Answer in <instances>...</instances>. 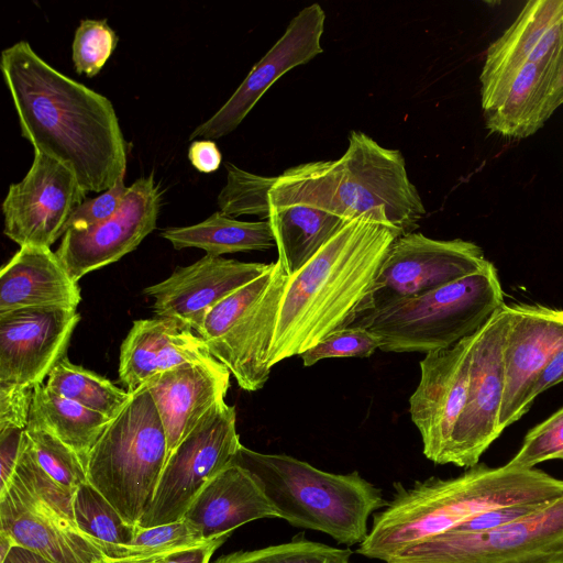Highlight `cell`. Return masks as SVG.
Instances as JSON below:
<instances>
[{
  "label": "cell",
  "mask_w": 563,
  "mask_h": 563,
  "mask_svg": "<svg viewBox=\"0 0 563 563\" xmlns=\"http://www.w3.org/2000/svg\"><path fill=\"white\" fill-rule=\"evenodd\" d=\"M229 538L223 536L210 540L203 545L191 549L162 563H210L214 551Z\"/></svg>",
  "instance_id": "obj_45"
},
{
  "label": "cell",
  "mask_w": 563,
  "mask_h": 563,
  "mask_svg": "<svg viewBox=\"0 0 563 563\" xmlns=\"http://www.w3.org/2000/svg\"><path fill=\"white\" fill-rule=\"evenodd\" d=\"M86 194L71 170L34 150L29 172L10 185L2 202L3 233L20 247H51L64 235L67 221Z\"/></svg>",
  "instance_id": "obj_13"
},
{
  "label": "cell",
  "mask_w": 563,
  "mask_h": 563,
  "mask_svg": "<svg viewBox=\"0 0 563 563\" xmlns=\"http://www.w3.org/2000/svg\"><path fill=\"white\" fill-rule=\"evenodd\" d=\"M269 202L271 208L305 205L347 221L368 218L401 235L415 232L426 214L402 154L360 131L350 133L340 158L300 164L277 176Z\"/></svg>",
  "instance_id": "obj_4"
},
{
  "label": "cell",
  "mask_w": 563,
  "mask_h": 563,
  "mask_svg": "<svg viewBox=\"0 0 563 563\" xmlns=\"http://www.w3.org/2000/svg\"><path fill=\"white\" fill-rule=\"evenodd\" d=\"M209 541L258 519L278 518L255 476L232 462L200 492L184 516Z\"/></svg>",
  "instance_id": "obj_23"
},
{
  "label": "cell",
  "mask_w": 563,
  "mask_h": 563,
  "mask_svg": "<svg viewBox=\"0 0 563 563\" xmlns=\"http://www.w3.org/2000/svg\"><path fill=\"white\" fill-rule=\"evenodd\" d=\"M74 517L78 530L104 555L129 544L136 527L124 520L114 506L91 484L86 483L74 494Z\"/></svg>",
  "instance_id": "obj_31"
},
{
  "label": "cell",
  "mask_w": 563,
  "mask_h": 563,
  "mask_svg": "<svg viewBox=\"0 0 563 563\" xmlns=\"http://www.w3.org/2000/svg\"><path fill=\"white\" fill-rule=\"evenodd\" d=\"M25 430L16 427L0 428V495L14 474Z\"/></svg>",
  "instance_id": "obj_42"
},
{
  "label": "cell",
  "mask_w": 563,
  "mask_h": 563,
  "mask_svg": "<svg viewBox=\"0 0 563 563\" xmlns=\"http://www.w3.org/2000/svg\"><path fill=\"white\" fill-rule=\"evenodd\" d=\"M161 236L176 250L197 247L211 256L276 246L268 220L240 221L220 211L194 225L165 229Z\"/></svg>",
  "instance_id": "obj_29"
},
{
  "label": "cell",
  "mask_w": 563,
  "mask_h": 563,
  "mask_svg": "<svg viewBox=\"0 0 563 563\" xmlns=\"http://www.w3.org/2000/svg\"><path fill=\"white\" fill-rule=\"evenodd\" d=\"M159 208L161 191L153 175L141 177L128 188L111 218L87 229L67 230L56 254L78 283L86 274L134 251L156 228Z\"/></svg>",
  "instance_id": "obj_15"
},
{
  "label": "cell",
  "mask_w": 563,
  "mask_h": 563,
  "mask_svg": "<svg viewBox=\"0 0 563 563\" xmlns=\"http://www.w3.org/2000/svg\"><path fill=\"white\" fill-rule=\"evenodd\" d=\"M508 323L504 303L475 332L465 407L452 434L446 464L472 467L503 433L499 427L505 388L504 342Z\"/></svg>",
  "instance_id": "obj_12"
},
{
  "label": "cell",
  "mask_w": 563,
  "mask_h": 563,
  "mask_svg": "<svg viewBox=\"0 0 563 563\" xmlns=\"http://www.w3.org/2000/svg\"><path fill=\"white\" fill-rule=\"evenodd\" d=\"M0 531L54 563H97L104 558L78 530L74 510L40 497L14 476L0 495Z\"/></svg>",
  "instance_id": "obj_19"
},
{
  "label": "cell",
  "mask_w": 563,
  "mask_h": 563,
  "mask_svg": "<svg viewBox=\"0 0 563 563\" xmlns=\"http://www.w3.org/2000/svg\"><path fill=\"white\" fill-rule=\"evenodd\" d=\"M401 233L368 218L347 222L287 276L269 353L273 367L345 329Z\"/></svg>",
  "instance_id": "obj_3"
},
{
  "label": "cell",
  "mask_w": 563,
  "mask_h": 563,
  "mask_svg": "<svg viewBox=\"0 0 563 563\" xmlns=\"http://www.w3.org/2000/svg\"><path fill=\"white\" fill-rule=\"evenodd\" d=\"M225 168L227 184L218 196L220 212L231 218L249 214L268 220L272 212L269 194L277 176L252 174L231 163H225Z\"/></svg>",
  "instance_id": "obj_33"
},
{
  "label": "cell",
  "mask_w": 563,
  "mask_h": 563,
  "mask_svg": "<svg viewBox=\"0 0 563 563\" xmlns=\"http://www.w3.org/2000/svg\"><path fill=\"white\" fill-rule=\"evenodd\" d=\"M0 69L34 150L71 170L86 192H103L125 175L126 143L107 97L53 68L24 41L1 52Z\"/></svg>",
  "instance_id": "obj_1"
},
{
  "label": "cell",
  "mask_w": 563,
  "mask_h": 563,
  "mask_svg": "<svg viewBox=\"0 0 563 563\" xmlns=\"http://www.w3.org/2000/svg\"><path fill=\"white\" fill-rule=\"evenodd\" d=\"M118 36L107 20H81L71 45V59L78 74L95 77L117 47Z\"/></svg>",
  "instance_id": "obj_36"
},
{
  "label": "cell",
  "mask_w": 563,
  "mask_h": 563,
  "mask_svg": "<svg viewBox=\"0 0 563 563\" xmlns=\"http://www.w3.org/2000/svg\"><path fill=\"white\" fill-rule=\"evenodd\" d=\"M33 386L0 384V428L29 426Z\"/></svg>",
  "instance_id": "obj_41"
},
{
  "label": "cell",
  "mask_w": 563,
  "mask_h": 563,
  "mask_svg": "<svg viewBox=\"0 0 563 563\" xmlns=\"http://www.w3.org/2000/svg\"><path fill=\"white\" fill-rule=\"evenodd\" d=\"M14 545H16L14 540L8 533L0 531V563L4 561Z\"/></svg>",
  "instance_id": "obj_48"
},
{
  "label": "cell",
  "mask_w": 563,
  "mask_h": 563,
  "mask_svg": "<svg viewBox=\"0 0 563 563\" xmlns=\"http://www.w3.org/2000/svg\"><path fill=\"white\" fill-rule=\"evenodd\" d=\"M563 104V55L548 99L547 115L550 119L554 111Z\"/></svg>",
  "instance_id": "obj_46"
},
{
  "label": "cell",
  "mask_w": 563,
  "mask_h": 563,
  "mask_svg": "<svg viewBox=\"0 0 563 563\" xmlns=\"http://www.w3.org/2000/svg\"><path fill=\"white\" fill-rule=\"evenodd\" d=\"M324 20V11L318 3L301 9L229 100L211 118L198 125L189 140H214L233 132L276 80L323 52L321 36Z\"/></svg>",
  "instance_id": "obj_18"
},
{
  "label": "cell",
  "mask_w": 563,
  "mask_h": 563,
  "mask_svg": "<svg viewBox=\"0 0 563 563\" xmlns=\"http://www.w3.org/2000/svg\"><path fill=\"white\" fill-rule=\"evenodd\" d=\"M80 320L76 308L32 307L0 313V384H43L66 356Z\"/></svg>",
  "instance_id": "obj_17"
},
{
  "label": "cell",
  "mask_w": 563,
  "mask_h": 563,
  "mask_svg": "<svg viewBox=\"0 0 563 563\" xmlns=\"http://www.w3.org/2000/svg\"><path fill=\"white\" fill-rule=\"evenodd\" d=\"M287 275L278 262L213 307L195 332L246 391L269 378V353Z\"/></svg>",
  "instance_id": "obj_8"
},
{
  "label": "cell",
  "mask_w": 563,
  "mask_h": 563,
  "mask_svg": "<svg viewBox=\"0 0 563 563\" xmlns=\"http://www.w3.org/2000/svg\"><path fill=\"white\" fill-rule=\"evenodd\" d=\"M43 471L62 487L75 493L88 483L87 468L78 454L48 431L29 424L25 430Z\"/></svg>",
  "instance_id": "obj_35"
},
{
  "label": "cell",
  "mask_w": 563,
  "mask_h": 563,
  "mask_svg": "<svg viewBox=\"0 0 563 563\" xmlns=\"http://www.w3.org/2000/svg\"><path fill=\"white\" fill-rule=\"evenodd\" d=\"M80 287L51 247L22 246L0 273V313L32 307L76 308Z\"/></svg>",
  "instance_id": "obj_24"
},
{
  "label": "cell",
  "mask_w": 563,
  "mask_h": 563,
  "mask_svg": "<svg viewBox=\"0 0 563 563\" xmlns=\"http://www.w3.org/2000/svg\"><path fill=\"white\" fill-rule=\"evenodd\" d=\"M97 563H148V562L132 560V559H111V558L104 556L102 560L98 561Z\"/></svg>",
  "instance_id": "obj_49"
},
{
  "label": "cell",
  "mask_w": 563,
  "mask_h": 563,
  "mask_svg": "<svg viewBox=\"0 0 563 563\" xmlns=\"http://www.w3.org/2000/svg\"><path fill=\"white\" fill-rule=\"evenodd\" d=\"M474 336L427 353L420 361L409 413L420 433L423 455L435 464H446L452 434L466 404Z\"/></svg>",
  "instance_id": "obj_14"
},
{
  "label": "cell",
  "mask_w": 563,
  "mask_h": 563,
  "mask_svg": "<svg viewBox=\"0 0 563 563\" xmlns=\"http://www.w3.org/2000/svg\"><path fill=\"white\" fill-rule=\"evenodd\" d=\"M548 503L516 504L489 509L473 516L450 531L460 533H477L493 530L514 522L536 511Z\"/></svg>",
  "instance_id": "obj_40"
},
{
  "label": "cell",
  "mask_w": 563,
  "mask_h": 563,
  "mask_svg": "<svg viewBox=\"0 0 563 563\" xmlns=\"http://www.w3.org/2000/svg\"><path fill=\"white\" fill-rule=\"evenodd\" d=\"M474 242L435 240L422 233L398 236L346 328H366L379 313L410 298L474 274L488 264Z\"/></svg>",
  "instance_id": "obj_9"
},
{
  "label": "cell",
  "mask_w": 563,
  "mask_h": 563,
  "mask_svg": "<svg viewBox=\"0 0 563 563\" xmlns=\"http://www.w3.org/2000/svg\"><path fill=\"white\" fill-rule=\"evenodd\" d=\"M233 462L255 476L278 519L323 532L340 544H361L369 518L387 504L382 490L357 471L329 473L290 455L261 453L243 444Z\"/></svg>",
  "instance_id": "obj_5"
},
{
  "label": "cell",
  "mask_w": 563,
  "mask_h": 563,
  "mask_svg": "<svg viewBox=\"0 0 563 563\" xmlns=\"http://www.w3.org/2000/svg\"><path fill=\"white\" fill-rule=\"evenodd\" d=\"M111 421L51 390L34 386L29 424L42 428L73 449L87 466L89 454Z\"/></svg>",
  "instance_id": "obj_28"
},
{
  "label": "cell",
  "mask_w": 563,
  "mask_h": 563,
  "mask_svg": "<svg viewBox=\"0 0 563 563\" xmlns=\"http://www.w3.org/2000/svg\"><path fill=\"white\" fill-rule=\"evenodd\" d=\"M1 563H54L41 554L21 545H14Z\"/></svg>",
  "instance_id": "obj_47"
},
{
  "label": "cell",
  "mask_w": 563,
  "mask_h": 563,
  "mask_svg": "<svg viewBox=\"0 0 563 563\" xmlns=\"http://www.w3.org/2000/svg\"><path fill=\"white\" fill-rule=\"evenodd\" d=\"M271 263L206 254L191 265L177 267L163 282L146 287L143 294L154 298L157 318L174 320L196 332L213 307L263 275Z\"/></svg>",
  "instance_id": "obj_20"
},
{
  "label": "cell",
  "mask_w": 563,
  "mask_h": 563,
  "mask_svg": "<svg viewBox=\"0 0 563 563\" xmlns=\"http://www.w3.org/2000/svg\"><path fill=\"white\" fill-rule=\"evenodd\" d=\"M230 376L228 368L216 360L179 365L144 384L164 426L168 456L200 418L218 401L224 400Z\"/></svg>",
  "instance_id": "obj_21"
},
{
  "label": "cell",
  "mask_w": 563,
  "mask_h": 563,
  "mask_svg": "<svg viewBox=\"0 0 563 563\" xmlns=\"http://www.w3.org/2000/svg\"><path fill=\"white\" fill-rule=\"evenodd\" d=\"M45 385L56 394L113 419L132 397L108 378L63 357L47 376Z\"/></svg>",
  "instance_id": "obj_30"
},
{
  "label": "cell",
  "mask_w": 563,
  "mask_h": 563,
  "mask_svg": "<svg viewBox=\"0 0 563 563\" xmlns=\"http://www.w3.org/2000/svg\"><path fill=\"white\" fill-rule=\"evenodd\" d=\"M268 221L278 251V262L287 276L305 266L350 222L336 214L305 205L272 207Z\"/></svg>",
  "instance_id": "obj_27"
},
{
  "label": "cell",
  "mask_w": 563,
  "mask_h": 563,
  "mask_svg": "<svg viewBox=\"0 0 563 563\" xmlns=\"http://www.w3.org/2000/svg\"><path fill=\"white\" fill-rule=\"evenodd\" d=\"M378 335L364 328H345L329 334L299 356L306 367L334 357H369L380 349Z\"/></svg>",
  "instance_id": "obj_38"
},
{
  "label": "cell",
  "mask_w": 563,
  "mask_h": 563,
  "mask_svg": "<svg viewBox=\"0 0 563 563\" xmlns=\"http://www.w3.org/2000/svg\"><path fill=\"white\" fill-rule=\"evenodd\" d=\"M504 342L505 388L500 430L531 408L530 391L550 360L563 349V309L541 305H507Z\"/></svg>",
  "instance_id": "obj_16"
},
{
  "label": "cell",
  "mask_w": 563,
  "mask_h": 563,
  "mask_svg": "<svg viewBox=\"0 0 563 563\" xmlns=\"http://www.w3.org/2000/svg\"><path fill=\"white\" fill-rule=\"evenodd\" d=\"M351 554L350 549L310 541L299 534L286 543L225 554L214 563H341L350 560Z\"/></svg>",
  "instance_id": "obj_34"
},
{
  "label": "cell",
  "mask_w": 563,
  "mask_h": 563,
  "mask_svg": "<svg viewBox=\"0 0 563 563\" xmlns=\"http://www.w3.org/2000/svg\"><path fill=\"white\" fill-rule=\"evenodd\" d=\"M209 541L183 518L150 528L137 526L133 540L126 545L113 549L108 558L162 563Z\"/></svg>",
  "instance_id": "obj_32"
},
{
  "label": "cell",
  "mask_w": 563,
  "mask_h": 563,
  "mask_svg": "<svg viewBox=\"0 0 563 563\" xmlns=\"http://www.w3.org/2000/svg\"><path fill=\"white\" fill-rule=\"evenodd\" d=\"M128 188L123 176L96 198L82 201L71 213L65 232L69 229H87L111 218L120 209Z\"/></svg>",
  "instance_id": "obj_39"
},
{
  "label": "cell",
  "mask_w": 563,
  "mask_h": 563,
  "mask_svg": "<svg viewBox=\"0 0 563 563\" xmlns=\"http://www.w3.org/2000/svg\"><path fill=\"white\" fill-rule=\"evenodd\" d=\"M563 19V0L526 2L515 21L486 49L479 75L481 103L486 111L510 78L528 62L550 27Z\"/></svg>",
  "instance_id": "obj_25"
},
{
  "label": "cell",
  "mask_w": 563,
  "mask_h": 563,
  "mask_svg": "<svg viewBox=\"0 0 563 563\" xmlns=\"http://www.w3.org/2000/svg\"><path fill=\"white\" fill-rule=\"evenodd\" d=\"M561 59L527 62L484 111L486 129L511 140L537 133L549 120L547 103Z\"/></svg>",
  "instance_id": "obj_26"
},
{
  "label": "cell",
  "mask_w": 563,
  "mask_h": 563,
  "mask_svg": "<svg viewBox=\"0 0 563 563\" xmlns=\"http://www.w3.org/2000/svg\"><path fill=\"white\" fill-rule=\"evenodd\" d=\"M241 445L235 408L220 400L167 457L152 504L139 527L183 519L208 483L233 462Z\"/></svg>",
  "instance_id": "obj_11"
},
{
  "label": "cell",
  "mask_w": 563,
  "mask_h": 563,
  "mask_svg": "<svg viewBox=\"0 0 563 563\" xmlns=\"http://www.w3.org/2000/svg\"><path fill=\"white\" fill-rule=\"evenodd\" d=\"M563 495V479L542 470L478 463L462 474L431 476L407 487L394 483L393 495L373 515L356 552L387 562L402 551L450 531L473 516L497 507L548 503Z\"/></svg>",
  "instance_id": "obj_2"
},
{
  "label": "cell",
  "mask_w": 563,
  "mask_h": 563,
  "mask_svg": "<svg viewBox=\"0 0 563 563\" xmlns=\"http://www.w3.org/2000/svg\"><path fill=\"white\" fill-rule=\"evenodd\" d=\"M386 563H563V495L506 526L477 533L448 531Z\"/></svg>",
  "instance_id": "obj_10"
},
{
  "label": "cell",
  "mask_w": 563,
  "mask_h": 563,
  "mask_svg": "<svg viewBox=\"0 0 563 563\" xmlns=\"http://www.w3.org/2000/svg\"><path fill=\"white\" fill-rule=\"evenodd\" d=\"M167 456L164 426L143 386L92 448L86 466L88 483L126 522L139 526L152 504Z\"/></svg>",
  "instance_id": "obj_6"
},
{
  "label": "cell",
  "mask_w": 563,
  "mask_h": 563,
  "mask_svg": "<svg viewBox=\"0 0 563 563\" xmlns=\"http://www.w3.org/2000/svg\"><path fill=\"white\" fill-rule=\"evenodd\" d=\"M213 361L206 343L191 329L170 319H140L121 344L119 379L133 394L159 373Z\"/></svg>",
  "instance_id": "obj_22"
},
{
  "label": "cell",
  "mask_w": 563,
  "mask_h": 563,
  "mask_svg": "<svg viewBox=\"0 0 563 563\" xmlns=\"http://www.w3.org/2000/svg\"><path fill=\"white\" fill-rule=\"evenodd\" d=\"M191 165L201 173H212L220 167L222 155L211 140L192 141L188 150Z\"/></svg>",
  "instance_id": "obj_43"
},
{
  "label": "cell",
  "mask_w": 563,
  "mask_h": 563,
  "mask_svg": "<svg viewBox=\"0 0 563 563\" xmlns=\"http://www.w3.org/2000/svg\"><path fill=\"white\" fill-rule=\"evenodd\" d=\"M497 269L481 271L404 300L376 316L365 329L384 352L430 353L474 334L504 305Z\"/></svg>",
  "instance_id": "obj_7"
},
{
  "label": "cell",
  "mask_w": 563,
  "mask_h": 563,
  "mask_svg": "<svg viewBox=\"0 0 563 563\" xmlns=\"http://www.w3.org/2000/svg\"><path fill=\"white\" fill-rule=\"evenodd\" d=\"M560 383H563V349L550 360L538 376L530 391V402L533 404L540 394Z\"/></svg>",
  "instance_id": "obj_44"
},
{
  "label": "cell",
  "mask_w": 563,
  "mask_h": 563,
  "mask_svg": "<svg viewBox=\"0 0 563 563\" xmlns=\"http://www.w3.org/2000/svg\"><path fill=\"white\" fill-rule=\"evenodd\" d=\"M551 460L563 461V406L526 433L520 449L506 464L532 468Z\"/></svg>",
  "instance_id": "obj_37"
},
{
  "label": "cell",
  "mask_w": 563,
  "mask_h": 563,
  "mask_svg": "<svg viewBox=\"0 0 563 563\" xmlns=\"http://www.w3.org/2000/svg\"><path fill=\"white\" fill-rule=\"evenodd\" d=\"M341 563H350V560L342 561Z\"/></svg>",
  "instance_id": "obj_50"
}]
</instances>
